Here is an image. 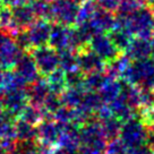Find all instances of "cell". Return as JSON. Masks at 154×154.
I'll list each match as a JSON object with an SVG mask.
<instances>
[{"label": "cell", "mask_w": 154, "mask_h": 154, "mask_svg": "<svg viewBox=\"0 0 154 154\" xmlns=\"http://www.w3.org/2000/svg\"><path fill=\"white\" fill-rule=\"evenodd\" d=\"M104 130H106L108 134H116L118 133L119 127H118V121L113 117H108L106 118V122H104Z\"/></svg>", "instance_id": "cell-31"}, {"label": "cell", "mask_w": 154, "mask_h": 154, "mask_svg": "<svg viewBox=\"0 0 154 154\" xmlns=\"http://www.w3.org/2000/svg\"><path fill=\"white\" fill-rule=\"evenodd\" d=\"M40 75L48 76L50 72L59 68L58 51L50 45H41L29 50Z\"/></svg>", "instance_id": "cell-2"}, {"label": "cell", "mask_w": 154, "mask_h": 154, "mask_svg": "<svg viewBox=\"0 0 154 154\" xmlns=\"http://www.w3.org/2000/svg\"><path fill=\"white\" fill-rule=\"evenodd\" d=\"M130 34L131 33L126 29L125 25H124V26H121V27H118V29H113L112 33H111V36H109V38H111V41L113 42V44H115L117 48L122 49V48H126V47L129 44Z\"/></svg>", "instance_id": "cell-24"}, {"label": "cell", "mask_w": 154, "mask_h": 154, "mask_svg": "<svg viewBox=\"0 0 154 154\" xmlns=\"http://www.w3.org/2000/svg\"><path fill=\"white\" fill-rule=\"evenodd\" d=\"M29 0H2V4L5 7H9V8H13V7H17V6H22L27 4Z\"/></svg>", "instance_id": "cell-33"}, {"label": "cell", "mask_w": 154, "mask_h": 154, "mask_svg": "<svg viewBox=\"0 0 154 154\" xmlns=\"http://www.w3.org/2000/svg\"><path fill=\"white\" fill-rule=\"evenodd\" d=\"M70 32L72 29H68L66 25H53L51 26L48 44L57 51L70 49Z\"/></svg>", "instance_id": "cell-12"}, {"label": "cell", "mask_w": 154, "mask_h": 154, "mask_svg": "<svg viewBox=\"0 0 154 154\" xmlns=\"http://www.w3.org/2000/svg\"><path fill=\"white\" fill-rule=\"evenodd\" d=\"M140 103L146 106L147 108L154 106V92L149 90V87H147V90H144V92L140 94Z\"/></svg>", "instance_id": "cell-30"}, {"label": "cell", "mask_w": 154, "mask_h": 154, "mask_svg": "<svg viewBox=\"0 0 154 154\" xmlns=\"http://www.w3.org/2000/svg\"><path fill=\"white\" fill-rule=\"evenodd\" d=\"M27 5L36 18L50 19V2L48 0H29Z\"/></svg>", "instance_id": "cell-22"}, {"label": "cell", "mask_w": 154, "mask_h": 154, "mask_svg": "<svg viewBox=\"0 0 154 154\" xmlns=\"http://www.w3.org/2000/svg\"><path fill=\"white\" fill-rule=\"evenodd\" d=\"M27 100L29 104H33L36 106H42L44 99L49 94V86L47 79L40 76L38 79L27 85Z\"/></svg>", "instance_id": "cell-13"}, {"label": "cell", "mask_w": 154, "mask_h": 154, "mask_svg": "<svg viewBox=\"0 0 154 154\" xmlns=\"http://www.w3.org/2000/svg\"><path fill=\"white\" fill-rule=\"evenodd\" d=\"M127 48H128L129 57L135 58L137 60L145 59L146 57H149V54L151 53V44L144 38H138L130 41Z\"/></svg>", "instance_id": "cell-17"}, {"label": "cell", "mask_w": 154, "mask_h": 154, "mask_svg": "<svg viewBox=\"0 0 154 154\" xmlns=\"http://www.w3.org/2000/svg\"><path fill=\"white\" fill-rule=\"evenodd\" d=\"M15 137L17 142L36 140V127L20 118H17L15 122Z\"/></svg>", "instance_id": "cell-15"}, {"label": "cell", "mask_w": 154, "mask_h": 154, "mask_svg": "<svg viewBox=\"0 0 154 154\" xmlns=\"http://www.w3.org/2000/svg\"><path fill=\"white\" fill-rule=\"evenodd\" d=\"M27 86L2 87V106L4 110L8 111L15 117H19L24 108L29 104Z\"/></svg>", "instance_id": "cell-3"}, {"label": "cell", "mask_w": 154, "mask_h": 154, "mask_svg": "<svg viewBox=\"0 0 154 154\" xmlns=\"http://www.w3.org/2000/svg\"><path fill=\"white\" fill-rule=\"evenodd\" d=\"M77 68L83 72H100L102 68V59L95 52H84L76 57Z\"/></svg>", "instance_id": "cell-14"}, {"label": "cell", "mask_w": 154, "mask_h": 154, "mask_svg": "<svg viewBox=\"0 0 154 154\" xmlns=\"http://www.w3.org/2000/svg\"><path fill=\"white\" fill-rule=\"evenodd\" d=\"M92 49L101 59L113 60L117 58L119 49L116 47L110 38L101 34H95L92 38Z\"/></svg>", "instance_id": "cell-11"}, {"label": "cell", "mask_w": 154, "mask_h": 154, "mask_svg": "<svg viewBox=\"0 0 154 154\" xmlns=\"http://www.w3.org/2000/svg\"><path fill=\"white\" fill-rule=\"evenodd\" d=\"M144 137V130L142 126L135 121H130L122 129V138L128 143H138Z\"/></svg>", "instance_id": "cell-21"}, {"label": "cell", "mask_w": 154, "mask_h": 154, "mask_svg": "<svg viewBox=\"0 0 154 154\" xmlns=\"http://www.w3.org/2000/svg\"><path fill=\"white\" fill-rule=\"evenodd\" d=\"M125 27L130 33L137 34L140 38H146L154 31V17L149 9L138 8L133 14L125 17Z\"/></svg>", "instance_id": "cell-1"}, {"label": "cell", "mask_w": 154, "mask_h": 154, "mask_svg": "<svg viewBox=\"0 0 154 154\" xmlns=\"http://www.w3.org/2000/svg\"><path fill=\"white\" fill-rule=\"evenodd\" d=\"M47 83H48L50 92L56 93V94H61L67 86L66 81H65V72L60 68H57L56 70H53L48 75Z\"/></svg>", "instance_id": "cell-19"}, {"label": "cell", "mask_w": 154, "mask_h": 154, "mask_svg": "<svg viewBox=\"0 0 154 154\" xmlns=\"http://www.w3.org/2000/svg\"><path fill=\"white\" fill-rule=\"evenodd\" d=\"M60 133L61 127H59V122L43 119L40 124H38L36 127V140H40L41 145L52 146L58 142Z\"/></svg>", "instance_id": "cell-10"}, {"label": "cell", "mask_w": 154, "mask_h": 154, "mask_svg": "<svg viewBox=\"0 0 154 154\" xmlns=\"http://www.w3.org/2000/svg\"><path fill=\"white\" fill-rule=\"evenodd\" d=\"M49 115L48 112H45L42 106H36L33 104H27L24 108V110L22 111V113L19 115L18 118L23 120L27 121L32 125L36 126L41 121L45 119V116Z\"/></svg>", "instance_id": "cell-18"}, {"label": "cell", "mask_w": 154, "mask_h": 154, "mask_svg": "<svg viewBox=\"0 0 154 154\" xmlns=\"http://www.w3.org/2000/svg\"><path fill=\"white\" fill-rule=\"evenodd\" d=\"M17 117L2 110L0 112V140L16 138L15 137V122Z\"/></svg>", "instance_id": "cell-16"}, {"label": "cell", "mask_w": 154, "mask_h": 154, "mask_svg": "<svg viewBox=\"0 0 154 154\" xmlns=\"http://www.w3.org/2000/svg\"><path fill=\"white\" fill-rule=\"evenodd\" d=\"M102 91L100 94L101 100L104 101H113L116 97H118L119 91H120V85L117 83H110V84H106L101 87Z\"/></svg>", "instance_id": "cell-27"}, {"label": "cell", "mask_w": 154, "mask_h": 154, "mask_svg": "<svg viewBox=\"0 0 154 154\" xmlns=\"http://www.w3.org/2000/svg\"><path fill=\"white\" fill-rule=\"evenodd\" d=\"M58 56H59V68L63 69V72H68L77 68L76 57L74 56L72 50L65 49L61 51H58Z\"/></svg>", "instance_id": "cell-23"}, {"label": "cell", "mask_w": 154, "mask_h": 154, "mask_svg": "<svg viewBox=\"0 0 154 154\" xmlns=\"http://www.w3.org/2000/svg\"><path fill=\"white\" fill-rule=\"evenodd\" d=\"M4 110V106H2V88H0V112Z\"/></svg>", "instance_id": "cell-34"}, {"label": "cell", "mask_w": 154, "mask_h": 154, "mask_svg": "<svg viewBox=\"0 0 154 154\" xmlns=\"http://www.w3.org/2000/svg\"><path fill=\"white\" fill-rule=\"evenodd\" d=\"M11 10V24H10L9 32L17 33L19 31L26 29L29 25L36 19L35 15L31 10L27 4L17 7L10 8Z\"/></svg>", "instance_id": "cell-9"}, {"label": "cell", "mask_w": 154, "mask_h": 154, "mask_svg": "<svg viewBox=\"0 0 154 154\" xmlns=\"http://www.w3.org/2000/svg\"><path fill=\"white\" fill-rule=\"evenodd\" d=\"M127 70V77L131 83H140L146 85V87L154 86V63L146 61L145 59L138 60L136 65Z\"/></svg>", "instance_id": "cell-6"}, {"label": "cell", "mask_w": 154, "mask_h": 154, "mask_svg": "<svg viewBox=\"0 0 154 154\" xmlns=\"http://www.w3.org/2000/svg\"><path fill=\"white\" fill-rule=\"evenodd\" d=\"M65 81H66V85L68 87H79L84 81L83 72L77 70V68L65 72Z\"/></svg>", "instance_id": "cell-29"}, {"label": "cell", "mask_w": 154, "mask_h": 154, "mask_svg": "<svg viewBox=\"0 0 154 154\" xmlns=\"http://www.w3.org/2000/svg\"><path fill=\"white\" fill-rule=\"evenodd\" d=\"M2 79H4V72L2 69H0V86L2 85Z\"/></svg>", "instance_id": "cell-35"}, {"label": "cell", "mask_w": 154, "mask_h": 154, "mask_svg": "<svg viewBox=\"0 0 154 154\" xmlns=\"http://www.w3.org/2000/svg\"><path fill=\"white\" fill-rule=\"evenodd\" d=\"M151 13H152V15H153V17H154V1H153V5H152V10H151Z\"/></svg>", "instance_id": "cell-37"}, {"label": "cell", "mask_w": 154, "mask_h": 154, "mask_svg": "<svg viewBox=\"0 0 154 154\" xmlns=\"http://www.w3.org/2000/svg\"><path fill=\"white\" fill-rule=\"evenodd\" d=\"M100 5H101L102 9L104 10H112L117 8L119 0H99Z\"/></svg>", "instance_id": "cell-32"}, {"label": "cell", "mask_w": 154, "mask_h": 154, "mask_svg": "<svg viewBox=\"0 0 154 154\" xmlns=\"http://www.w3.org/2000/svg\"><path fill=\"white\" fill-rule=\"evenodd\" d=\"M5 6H4V4H2V0H0V11H1V9L4 8Z\"/></svg>", "instance_id": "cell-36"}, {"label": "cell", "mask_w": 154, "mask_h": 154, "mask_svg": "<svg viewBox=\"0 0 154 154\" xmlns=\"http://www.w3.org/2000/svg\"><path fill=\"white\" fill-rule=\"evenodd\" d=\"M78 10L79 7L75 0H53L50 4V19L68 26L77 20Z\"/></svg>", "instance_id": "cell-4"}, {"label": "cell", "mask_w": 154, "mask_h": 154, "mask_svg": "<svg viewBox=\"0 0 154 154\" xmlns=\"http://www.w3.org/2000/svg\"><path fill=\"white\" fill-rule=\"evenodd\" d=\"M118 14L120 15V17L125 18L130 14H133L135 10L140 8V4L137 0H119L118 2Z\"/></svg>", "instance_id": "cell-26"}, {"label": "cell", "mask_w": 154, "mask_h": 154, "mask_svg": "<svg viewBox=\"0 0 154 154\" xmlns=\"http://www.w3.org/2000/svg\"><path fill=\"white\" fill-rule=\"evenodd\" d=\"M22 52L23 51H20L15 44L14 38L9 33L5 31L0 32V69H11Z\"/></svg>", "instance_id": "cell-5"}, {"label": "cell", "mask_w": 154, "mask_h": 154, "mask_svg": "<svg viewBox=\"0 0 154 154\" xmlns=\"http://www.w3.org/2000/svg\"><path fill=\"white\" fill-rule=\"evenodd\" d=\"M50 31H51V24L48 19H35L26 29V33L32 49L48 44Z\"/></svg>", "instance_id": "cell-7"}, {"label": "cell", "mask_w": 154, "mask_h": 154, "mask_svg": "<svg viewBox=\"0 0 154 154\" xmlns=\"http://www.w3.org/2000/svg\"><path fill=\"white\" fill-rule=\"evenodd\" d=\"M106 82V77L101 75L100 72H91L90 76L87 77L85 81H83L84 85L90 88V90H97L103 86V84Z\"/></svg>", "instance_id": "cell-28"}, {"label": "cell", "mask_w": 154, "mask_h": 154, "mask_svg": "<svg viewBox=\"0 0 154 154\" xmlns=\"http://www.w3.org/2000/svg\"><path fill=\"white\" fill-rule=\"evenodd\" d=\"M149 1H154V0H149Z\"/></svg>", "instance_id": "cell-38"}, {"label": "cell", "mask_w": 154, "mask_h": 154, "mask_svg": "<svg viewBox=\"0 0 154 154\" xmlns=\"http://www.w3.org/2000/svg\"><path fill=\"white\" fill-rule=\"evenodd\" d=\"M63 95L60 97L61 104H65L66 106L74 108L78 106L83 99V92H81L79 87H68L67 90L65 88L61 93Z\"/></svg>", "instance_id": "cell-20"}, {"label": "cell", "mask_w": 154, "mask_h": 154, "mask_svg": "<svg viewBox=\"0 0 154 154\" xmlns=\"http://www.w3.org/2000/svg\"><path fill=\"white\" fill-rule=\"evenodd\" d=\"M14 72L18 75L23 81H24L27 85L34 82L35 79H38V77L41 76L38 72V68L35 66L33 58L31 56L29 52H22V54L19 56L17 59V61L15 63Z\"/></svg>", "instance_id": "cell-8"}, {"label": "cell", "mask_w": 154, "mask_h": 154, "mask_svg": "<svg viewBox=\"0 0 154 154\" xmlns=\"http://www.w3.org/2000/svg\"><path fill=\"white\" fill-rule=\"evenodd\" d=\"M61 106L63 104H61V100L59 97V94H56L52 92H49V94L44 99L43 104H42L44 111L48 112L49 115H53Z\"/></svg>", "instance_id": "cell-25"}]
</instances>
